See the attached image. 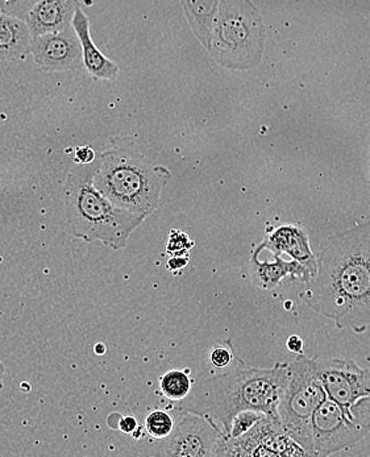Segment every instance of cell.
Listing matches in <instances>:
<instances>
[{
  "mask_svg": "<svg viewBox=\"0 0 370 457\" xmlns=\"http://www.w3.org/2000/svg\"><path fill=\"white\" fill-rule=\"evenodd\" d=\"M317 257L303 301L341 331L364 334L370 328V221L331 235Z\"/></svg>",
  "mask_w": 370,
  "mask_h": 457,
  "instance_id": "6da1fadb",
  "label": "cell"
},
{
  "mask_svg": "<svg viewBox=\"0 0 370 457\" xmlns=\"http://www.w3.org/2000/svg\"><path fill=\"white\" fill-rule=\"evenodd\" d=\"M287 378L289 362H275L270 368H253L236 354L225 373L210 377L193 386L190 395L177 403V409L204 415L228 435L234 415L244 410H257L278 418V406Z\"/></svg>",
  "mask_w": 370,
  "mask_h": 457,
  "instance_id": "7a4b0ae2",
  "label": "cell"
},
{
  "mask_svg": "<svg viewBox=\"0 0 370 457\" xmlns=\"http://www.w3.org/2000/svg\"><path fill=\"white\" fill-rule=\"evenodd\" d=\"M96 168L98 157L91 163L76 162L69 171L63 187L69 228L76 239L120 251L146 219L116 206L95 187Z\"/></svg>",
  "mask_w": 370,
  "mask_h": 457,
  "instance_id": "3957f363",
  "label": "cell"
},
{
  "mask_svg": "<svg viewBox=\"0 0 370 457\" xmlns=\"http://www.w3.org/2000/svg\"><path fill=\"white\" fill-rule=\"evenodd\" d=\"M171 171L152 163L134 145H115L98 154L95 187L120 209L148 219L160 206Z\"/></svg>",
  "mask_w": 370,
  "mask_h": 457,
  "instance_id": "277c9868",
  "label": "cell"
},
{
  "mask_svg": "<svg viewBox=\"0 0 370 457\" xmlns=\"http://www.w3.org/2000/svg\"><path fill=\"white\" fill-rule=\"evenodd\" d=\"M267 29L252 0H222L212 32L210 54L236 71L256 68L264 54Z\"/></svg>",
  "mask_w": 370,
  "mask_h": 457,
  "instance_id": "5b68a950",
  "label": "cell"
},
{
  "mask_svg": "<svg viewBox=\"0 0 370 457\" xmlns=\"http://www.w3.org/2000/svg\"><path fill=\"white\" fill-rule=\"evenodd\" d=\"M325 398L327 393L315 370V357L298 354L289 362V378L278 406V418L286 434L302 445L308 456H315L314 414Z\"/></svg>",
  "mask_w": 370,
  "mask_h": 457,
  "instance_id": "8992f818",
  "label": "cell"
},
{
  "mask_svg": "<svg viewBox=\"0 0 370 457\" xmlns=\"http://www.w3.org/2000/svg\"><path fill=\"white\" fill-rule=\"evenodd\" d=\"M315 370L327 397L341 404L355 425L370 431V370L347 359L315 357Z\"/></svg>",
  "mask_w": 370,
  "mask_h": 457,
  "instance_id": "52a82bcc",
  "label": "cell"
},
{
  "mask_svg": "<svg viewBox=\"0 0 370 457\" xmlns=\"http://www.w3.org/2000/svg\"><path fill=\"white\" fill-rule=\"evenodd\" d=\"M215 456L292 457L308 456L284 430L280 420L265 415L264 420L240 437L222 435Z\"/></svg>",
  "mask_w": 370,
  "mask_h": 457,
  "instance_id": "ba28073f",
  "label": "cell"
},
{
  "mask_svg": "<svg viewBox=\"0 0 370 457\" xmlns=\"http://www.w3.org/2000/svg\"><path fill=\"white\" fill-rule=\"evenodd\" d=\"M368 430L355 425L342 411L341 404L325 398L313 418L314 455L327 457L358 445Z\"/></svg>",
  "mask_w": 370,
  "mask_h": 457,
  "instance_id": "9c48e42d",
  "label": "cell"
},
{
  "mask_svg": "<svg viewBox=\"0 0 370 457\" xmlns=\"http://www.w3.org/2000/svg\"><path fill=\"white\" fill-rule=\"evenodd\" d=\"M223 434L222 428L210 418L185 411L170 436L165 439L160 453L173 457H215Z\"/></svg>",
  "mask_w": 370,
  "mask_h": 457,
  "instance_id": "30bf717a",
  "label": "cell"
},
{
  "mask_svg": "<svg viewBox=\"0 0 370 457\" xmlns=\"http://www.w3.org/2000/svg\"><path fill=\"white\" fill-rule=\"evenodd\" d=\"M30 54L38 68L51 73L78 71L84 66L81 41L73 24L58 32L32 37Z\"/></svg>",
  "mask_w": 370,
  "mask_h": 457,
  "instance_id": "8fae6325",
  "label": "cell"
},
{
  "mask_svg": "<svg viewBox=\"0 0 370 457\" xmlns=\"http://www.w3.org/2000/svg\"><path fill=\"white\" fill-rule=\"evenodd\" d=\"M262 252H269L275 256L286 254L289 259L308 268L313 278L317 276V257L311 249L308 231L300 224H281L270 229L264 240L256 246L253 253L261 254Z\"/></svg>",
  "mask_w": 370,
  "mask_h": 457,
  "instance_id": "7c38bea8",
  "label": "cell"
},
{
  "mask_svg": "<svg viewBox=\"0 0 370 457\" xmlns=\"http://www.w3.org/2000/svg\"><path fill=\"white\" fill-rule=\"evenodd\" d=\"M79 7L81 0H38L26 18L30 35L36 37L70 27Z\"/></svg>",
  "mask_w": 370,
  "mask_h": 457,
  "instance_id": "4fadbf2b",
  "label": "cell"
},
{
  "mask_svg": "<svg viewBox=\"0 0 370 457\" xmlns=\"http://www.w3.org/2000/svg\"><path fill=\"white\" fill-rule=\"evenodd\" d=\"M272 260H261L257 254L251 256V277L253 284L262 290H272L280 287L284 279L292 278L308 284L313 276L300 262L284 256H275Z\"/></svg>",
  "mask_w": 370,
  "mask_h": 457,
  "instance_id": "5bb4252c",
  "label": "cell"
},
{
  "mask_svg": "<svg viewBox=\"0 0 370 457\" xmlns=\"http://www.w3.org/2000/svg\"><path fill=\"white\" fill-rule=\"evenodd\" d=\"M73 27L81 41L84 68L87 73L98 81H116L120 73V68L118 63L102 54L98 46L94 44L91 37L90 21L81 7L74 15Z\"/></svg>",
  "mask_w": 370,
  "mask_h": 457,
  "instance_id": "9a60e30c",
  "label": "cell"
},
{
  "mask_svg": "<svg viewBox=\"0 0 370 457\" xmlns=\"http://www.w3.org/2000/svg\"><path fill=\"white\" fill-rule=\"evenodd\" d=\"M32 35L24 19L0 12V62L21 61L30 54Z\"/></svg>",
  "mask_w": 370,
  "mask_h": 457,
  "instance_id": "2e32d148",
  "label": "cell"
},
{
  "mask_svg": "<svg viewBox=\"0 0 370 457\" xmlns=\"http://www.w3.org/2000/svg\"><path fill=\"white\" fill-rule=\"evenodd\" d=\"M222 0H181L182 8L193 32L207 51L211 46L212 32Z\"/></svg>",
  "mask_w": 370,
  "mask_h": 457,
  "instance_id": "e0dca14e",
  "label": "cell"
},
{
  "mask_svg": "<svg viewBox=\"0 0 370 457\" xmlns=\"http://www.w3.org/2000/svg\"><path fill=\"white\" fill-rule=\"evenodd\" d=\"M160 389L165 398L173 403H179L190 395L193 379L189 370H173L160 378Z\"/></svg>",
  "mask_w": 370,
  "mask_h": 457,
  "instance_id": "ac0fdd59",
  "label": "cell"
},
{
  "mask_svg": "<svg viewBox=\"0 0 370 457\" xmlns=\"http://www.w3.org/2000/svg\"><path fill=\"white\" fill-rule=\"evenodd\" d=\"M144 428L153 439L165 440L170 436L176 423L169 412L164 410H152L145 417Z\"/></svg>",
  "mask_w": 370,
  "mask_h": 457,
  "instance_id": "d6986e66",
  "label": "cell"
},
{
  "mask_svg": "<svg viewBox=\"0 0 370 457\" xmlns=\"http://www.w3.org/2000/svg\"><path fill=\"white\" fill-rule=\"evenodd\" d=\"M265 412L257 411V410H244L240 411L239 414L234 415L231 423V430H229V437H240L247 434L248 431L252 430L253 428L264 420Z\"/></svg>",
  "mask_w": 370,
  "mask_h": 457,
  "instance_id": "ffe728a7",
  "label": "cell"
},
{
  "mask_svg": "<svg viewBox=\"0 0 370 457\" xmlns=\"http://www.w3.org/2000/svg\"><path fill=\"white\" fill-rule=\"evenodd\" d=\"M194 244L189 235L179 231V229H171L167 243L168 254L169 256H185V254H189Z\"/></svg>",
  "mask_w": 370,
  "mask_h": 457,
  "instance_id": "44dd1931",
  "label": "cell"
},
{
  "mask_svg": "<svg viewBox=\"0 0 370 457\" xmlns=\"http://www.w3.org/2000/svg\"><path fill=\"white\" fill-rule=\"evenodd\" d=\"M236 353L231 342L219 343L210 351V362L218 370H227L234 362Z\"/></svg>",
  "mask_w": 370,
  "mask_h": 457,
  "instance_id": "7402d4cb",
  "label": "cell"
},
{
  "mask_svg": "<svg viewBox=\"0 0 370 457\" xmlns=\"http://www.w3.org/2000/svg\"><path fill=\"white\" fill-rule=\"evenodd\" d=\"M37 2L38 0H12V2L8 3L4 13H7V15L16 16V18L24 19V21H26L30 8H32Z\"/></svg>",
  "mask_w": 370,
  "mask_h": 457,
  "instance_id": "603a6c76",
  "label": "cell"
},
{
  "mask_svg": "<svg viewBox=\"0 0 370 457\" xmlns=\"http://www.w3.org/2000/svg\"><path fill=\"white\" fill-rule=\"evenodd\" d=\"M98 154H95L91 146H78L74 154V159L78 163H91L95 162Z\"/></svg>",
  "mask_w": 370,
  "mask_h": 457,
  "instance_id": "cb8c5ba5",
  "label": "cell"
},
{
  "mask_svg": "<svg viewBox=\"0 0 370 457\" xmlns=\"http://www.w3.org/2000/svg\"><path fill=\"white\" fill-rule=\"evenodd\" d=\"M118 428L124 434H135L139 428V422L132 415H126V417H120V420H119Z\"/></svg>",
  "mask_w": 370,
  "mask_h": 457,
  "instance_id": "d4e9b609",
  "label": "cell"
},
{
  "mask_svg": "<svg viewBox=\"0 0 370 457\" xmlns=\"http://www.w3.org/2000/svg\"><path fill=\"white\" fill-rule=\"evenodd\" d=\"M189 262V254H185V256H170L169 260H168L167 267L173 273H178L179 270H184L187 267Z\"/></svg>",
  "mask_w": 370,
  "mask_h": 457,
  "instance_id": "484cf974",
  "label": "cell"
},
{
  "mask_svg": "<svg viewBox=\"0 0 370 457\" xmlns=\"http://www.w3.org/2000/svg\"><path fill=\"white\" fill-rule=\"evenodd\" d=\"M286 348L290 352L295 354L303 353V350H305V342H303L302 337H298V335H292L289 337V339L286 340Z\"/></svg>",
  "mask_w": 370,
  "mask_h": 457,
  "instance_id": "4316f807",
  "label": "cell"
},
{
  "mask_svg": "<svg viewBox=\"0 0 370 457\" xmlns=\"http://www.w3.org/2000/svg\"><path fill=\"white\" fill-rule=\"evenodd\" d=\"M5 368L3 365L2 360H0V390L3 389V384H4Z\"/></svg>",
  "mask_w": 370,
  "mask_h": 457,
  "instance_id": "83f0119b",
  "label": "cell"
},
{
  "mask_svg": "<svg viewBox=\"0 0 370 457\" xmlns=\"http://www.w3.org/2000/svg\"><path fill=\"white\" fill-rule=\"evenodd\" d=\"M94 350H95L96 353L98 354H103L104 352H106V345L99 343V345H96L95 347H94Z\"/></svg>",
  "mask_w": 370,
  "mask_h": 457,
  "instance_id": "f1b7e54d",
  "label": "cell"
},
{
  "mask_svg": "<svg viewBox=\"0 0 370 457\" xmlns=\"http://www.w3.org/2000/svg\"><path fill=\"white\" fill-rule=\"evenodd\" d=\"M10 2H12V0H0V12H5V8H7L8 3Z\"/></svg>",
  "mask_w": 370,
  "mask_h": 457,
  "instance_id": "f546056e",
  "label": "cell"
},
{
  "mask_svg": "<svg viewBox=\"0 0 370 457\" xmlns=\"http://www.w3.org/2000/svg\"><path fill=\"white\" fill-rule=\"evenodd\" d=\"M368 187L370 190V154H369V166H368Z\"/></svg>",
  "mask_w": 370,
  "mask_h": 457,
  "instance_id": "4dcf8cb0",
  "label": "cell"
}]
</instances>
